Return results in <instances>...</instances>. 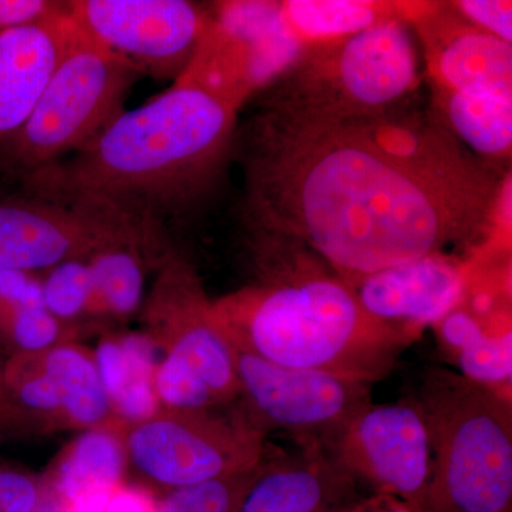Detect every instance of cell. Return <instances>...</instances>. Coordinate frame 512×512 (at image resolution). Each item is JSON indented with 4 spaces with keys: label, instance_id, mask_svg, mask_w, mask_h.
<instances>
[{
    "label": "cell",
    "instance_id": "obj_1",
    "mask_svg": "<svg viewBox=\"0 0 512 512\" xmlns=\"http://www.w3.org/2000/svg\"><path fill=\"white\" fill-rule=\"evenodd\" d=\"M252 234L288 239L352 282L494 237L504 188L447 131L394 110L319 123L261 109L239 136Z\"/></svg>",
    "mask_w": 512,
    "mask_h": 512
},
{
    "label": "cell",
    "instance_id": "obj_2",
    "mask_svg": "<svg viewBox=\"0 0 512 512\" xmlns=\"http://www.w3.org/2000/svg\"><path fill=\"white\" fill-rule=\"evenodd\" d=\"M237 114L217 94L175 80L67 160L23 178L26 194L165 232L220 180Z\"/></svg>",
    "mask_w": 512,
    "mask_h": 512
},
{
    "label": "cell",
    "instance_id": "obj_3",
    "mask_svg": "<svg viewBox=\"0 0 512 512\" xmlns=\"http://www.w3.org/2000/svg\"><path fill=\"white\" fill-rule=\"evenodd\" d=\"M259 281L214 302L229 342L276 365L384 379L412 345L363 311L348 282L308 249L252 234Z\"/></svg>",
    "mask_w": 512,
    "mask_h": 512
},
{
    "label": "cell",
    "instance_id": "obj_4",
    "mask_svg": "<svg viewBox=\"0 0 512 512\" xmlns=\"http://www.w3.org/2000/svg\"><path fill=\"white\" fill-rule=\"evenodd\" d=\"M416 397L433 451L424 512H512V399L440 367Z\"/></svg>",
    "mask_w": 512,
    "mask_h": 512
},
{
    "label": "cell",
    "instance_id": "obj_5",
    "mask_svg": "<svg viewBox=\"0 0 512 512\" xmlns=\"http://www.w3.org/2000/svg\"><path fill=\"white\" fill-rule=\"evenodd\" d=\"M417 83L407 20L393 19L333 42L306 46L262 93V109L305 121L345 123L390 113Z\"/></svg>",
    "mask_w": 512,
    "mask_h": 512
},
{
    "label": "cell",
    "instance_id": "obj_6",
    "mask_svg": "<svg viewBox=\"0 0 512 512\" xmlns=\"http://www.w3.org/2000/svg\"><path fill=\"white\" fill-rule=\"evenodd\" d=\"M140 76L70 16L62 56L35 109L0 144V168L23 180L82 150L126 111Z\"/></svg>",
    "mask_w": 512,
    "mask_h": 512
},
{
    "label": "cell",
    "instance_id": "obj_7",
    "mask_svg": "<svg viewBox=\"0 0 512 512\" xmlns=\"http://www.w3.org/2000/svg\"><path fill=\"white\" fill-rule=\"evenodd\" d=\"M261 433L238 402L205 412H165L123 433L127 471L161 494L244 473L265 454Z\"/></svg>",
    "mask_w": 512,
    "mask_h": 512
},
{
    "label": "cell",
    "instance_id": "obj_8",
    "mask_svg": "<svg viewBox=\"0 0 512 512\" xmlns=\"http://www.w3.org/2000/svg\"><path fill=\"white\" fill-rule=\"evenodd\" d=\"M232 345V343H231ZM238 404L266 434H288L303 448L332 453L343 431L372 403V384L320 372L276 365L232 345Z\"/></svg>",
    "mask_w": 512,
    "mask_h": 512
},
{
    "label": "cell",
    "instance_id": "obj_9",
    "mask_svg": "<svg viewBox=\"0 0 512 512\" xmlns=\"http://www.w3.org/2000/svg\"><path fill=\"white\" fill-rule=\"evenodd\" d=\"M303 49L282 18L281 3L224 2L212 9L210 26L180 79L217 94L239 111Z\"/></svg>",
    "mask_w": 512,
    "mask_h": 512
},
{
    "label": "cell",
    "instance_id": "obj_10",
    "mask_svg": "<svg viewBox=\"0 0 512 512\" xmlns=\"http://www.w3.org/2000/svg\"><path fill=\"white\" fill-rule=\"evenodd\" d=\"M69 12L138 73L173 82L191 63L212 15L188 0H72Z\"/></svg>",
    "mask_w": 512,
    "mask_h": 512
},
{
    "label": "cell",
    "instance_id": "obj_11",
    "mask_svg": "<svg viewBox=\"0 0 512 512\" xmlns=\"http://www.w3.org/2000/svg\"><path fill=\"white\" fill-rule=\"evenodd\" d=\"M146 335L164 355L190 366L224 406L237 402L234 349L194 266L171 252L144 299Z\"/></svg>",
    "mask_w": 512,
    "mask_h": 512
},
{
    "label": "cell",
    "instance_id": "obj_12",
    "mask_svg": "<svg viewBox=\"0 0 512 512\" xmlns=\"http://www.w3.org/2000/svg\"><path fill=\"white\" fill-rule=\"evenodd\" d=\"M357 484L426 510L433 451L416 396L373 404L353 417L332 450Z\"/></svg>",
    "mask_w": 512,
    "mask_h": 512
},
{
    "label": "cell",
    "instance_id": "obj_13",
    "mask_svg": "<svg viewBox=\"0 0 512 512\" xmlns=\"http://www.w3.org/2000/svg\"><path fill=\"white\" fill-rule=\"evenodd\" d=\"M130 229L146 228L36 195H0V271L42 274L70 259L89 258Z\"/></svg>",
    "mask_w": 512,
    "mask_h": 512
},
{
    "label": "cell",
    "instance_id": "obj_14",
    "mask_svg": "<svg viewBox=\"0 0 512 512\" xmlns=\"http://www.w3.org/2000/svg\"><path fill=\"white\" fill-rule=\"evenodd\" d=\"M510 276L468 275L453 308L431 325L461 376L512 399Z\"/></svg>",
    "mask_w": 512,
    "mask_h": 512
},
{
    "label": "cell",
    "instance_id": "obj_15",
    "mask_svg": "<svg viewBox=\"0 0 512 512\" xmlns=\"http://www.w3.org/2000/svg\"><path fill=\"white\" fill-rule=\"evenodd\" d=\"M471 259L439 252L348 284L367 315L414 342L456 305Z\"/></svg>",
    "mask_w": 512,
    "mask_h": 512
},
{
    "label": "cell",
    "instance_id": "obj_16",
    "mask_svg": "<svg viewBox=\"0 0 512 512\" xmlns=\"http://www.w3.org/2000/svg\"><path fill=\"white\" fill-rule=\"evenodd\" d=\"M426 43L434 87L512 97V47L458 18L450 6L426 3L412 19Z\"/></svg>",
    "mask_w": 512,
    "mask_h": 512
},
{
    "label": "cell",
    "instance_id": "obj_17",
    "mask_svg": "<svg viewBox=\"0 0 512 512\" xmlns=\"http://www.w3.org/2000/svg\"><path fill=\"white\" fill-rule=\"evenodd\" d=\"M359 497V484L329 451L299 447L272 457L266 447L237 512H340Z\"/></svg>",
    "mask_w": 512,
    "mask_h": 512
},
{
    "label": "cell",
    "instance_id": "obj_18",
    "mask_svg": "<svg viewBox=\"0 0 512 512\" xmlns=\"http://www.w3.org/2000/svg\"><path fill=\"white\" fill-rule=\"evenodd\" d=\"M70 12L0 32V144L29 119L62 56Z\"/></svg>",
    "mask_w": 512,
    "mask_h": 512
},
{
    "label": "cell",
    "instance_id": "obj_19",
    "mask_svg": "<svg viewBox=\"0 0 512 512\" xmlns=\"http://www.w3.org/2000/svg\"><path fill=\"white\" fill-rule=\"evenodd\" d=\"M174 249L167 235L130 229L100 245L87 258L92 275L90 320L121 322L143 308L147 269L160 268Z\"/></svg>",
    "mask_w": 512,
    "mask_h": 512
},
{
    "label": "cell",
    "instance_id": "obj_20",
    "mask_svg": "<svg viewBox=\"0 0 512 512\" xmlns=\"http://www.w3.org/2000/svg\"><path fill=\"white\" fill-rule=\"evenodd\" d=\"M156 349L146 333H106L92 350L114 423L130 427L161 412Z\"/></svg>",
    "mask_w": 512,
    "mask_h": 512
},
{
    "label": "cell",
    "instance_id": "obj_21",
    "mask_svg": "<svg viewBox=\"0 0 512 512\" xmlns=\"http://www.w3.org/2000/svg\"><path fill=\"white\" fill-rule=\"evenodd\" d=\"M111 423L84 430L67 444L43 478L47 500L69 505L87 494L114 491L127 473L123 433Z\"/></svg>",
    "mask_w": 512,
    "mask_h": 512
},
{
    "label": "cell",
    "instance_id": "obj_22",
    "mask_svg": "<svg viewBox=\"0 0 512 512\" xmlns=\"http://www.w3.org/2000/svg\"><path fill=\"white\" fill-rule=\"evenodd\" d=\"M421 3L369 0H288L281 2L282 18L303 47L356 35L393 19L409 22Z\"/></svg>",
    "mask_w": 512,
    "mask_h": 512
},
{
    "label": "cell",
    "instance_id": "obj_23",
    "mask_svg": "<svg viewBox=\"0 0 512 512\" xmlns=\"http://www.w3.org/2000/svg\"><path fill=\"white\" fill-rule=\"evenodd\" d=\"M434 100L448 134L491 163L511 158L512 97L434 87Z\"/></svg>",
    "mask_w": 512,
    "mask_h": 512
},
{
    "label": "cell",
    "instance_id": "obj_24",
    "mask_svg": "<svg viewBox=\"0 0 512 512\" xmlns=\"http://www.w3.org/2000/svg\"><path fill=\"white\" fill-rule=\"evenodd\" d=\"M43 357L62 386L67 430L84 431L113 421L92 350L66 342L46 350Z\"/></svg>",
    "mask_w": 512,
    "mask_h": 512
},
{
    "label": "cell",
    "instance_id": "obj_25",
    "mask_svg": "<svg viewBox=\"0 0 512 512\" xmlns=\"http://www.w3.org/2000/svg\"><path fill=\"white\" fill-rule=\"evenodd\" d=\"M43 303L64 326L76 332L90 319L92 275L87 258L70 259L42 272Z\"/></svg>",
    "mask_w": 512,
    "mask_h": 512
},
{
    "label": "cell",
    "instance_id": "obj_26",
    "mask_svg": "<svg viewBox=\"0 0 512 512\" xmlns=\"http://www.w3.org/2000/svg\"><path fill=\"white\" fill-rule=\"evenodd\" d=\"M76 332L64 326L45 306L0 309V342L13 355H37L66 342Z\"/></svg>",
    "mask_w": 512,
    "mask_h": 512
},
{
    "label": "cell",
    "instance_id": "obj_27",
    "mask_svg": "<svg viewBox=\"0 0 512 512\" xmlns=\"http://www.w3.org/2000/svg\"><path fill=\"white\" fill-rule=\"evenodd\" d=\"M255 468L167 491L157 498L154 512H237Z\"/></svg>",
    "mask_w": 512,
    "mask_h": 512
},
{
    "label": "cell",
    "instance_id": "obj_28",
    "mask_svg": "<svg viewBox=\"0 0 512 512\" xmlns=\"http://www.w3.org/2000/svg\"><path fill=\"white\" fill-rule=\"evenodd\" d=\"M154 386L161 410L165 412H205L225 407L215 399L204 380L175 357L164 355L157 363Z\"/></svg>",
    "mask_w": 512,
    "mask_h": 512
},
{
    "label": "cell",
    "instance_id": "obj_29",
    "mask_svg": "<svg viewBox=\"0 0 512 512\" xmlns=\"http://www.w3.org/2000/svg\"><path fill=\"white\" fill-rule=\"evenodd\" d=\"M450 9L468 25L512 43V3L500 0H458Z\"/></svg>",
    "mask_w": 512,
    "mask_h": 512
},
{
    "label": "cell",
    "instance_id": "obj_30",
    "mask_svg": "<svg viewBox=\"0 0 512 512\" xmlns=\"http://www.w3.org/2000/svg\"><path fill=\"white\" fill-rule=\"evenodd\" d=\"M69 13L59 0H0V32L49 22Z\"/></svg>",
    "mask_w": 512,
    "mask_h": 512
},
{
    "label": "cell",
    "instance_id": "obj_31",
    "mask_svg": "<svg viewBox=\"0 0 512 512\" xmlns=\"http://www.w3.org/2000/svg\"><path fill=\"white\" fill-rule=\"evenodd\" d=\"M156 498L143 485L120 484L111 494L104 512H154Z\"/></svg>",
    "mask_w": 512,
    "mask_h": 512
},
{
    "label": "cell",
    "instance_id": "obj_32",
    "mask_svg": "<svg viewBox=\"0 0 512 512\" xmlns=\"http://www.w3.org/2000/svg\"><path fill=\"white\" fill-rule=\"evenodd\" d=\"M340 512H424L402 498L387 494H370L356 498Z\"/></svg>",
    "mask_w": 512,
    "mask_h": 512
},
{
    "label": "cell",
    "instance_id": "obj_33",
    "mask_svg": "<svg viewBox=\"0 0 512 512\" xmlns=\"http://www.w3.org/2000/svg\"><path fill=\"white\" fill-rule=\"evenodd\" d=\"M2 468H3V467H0V473H2Z\"/></svg>",
    "mask_w": 512,
    "mask_h": 512
},
{
    "label": "cell",
    "instance_id": "obj_34",
    "mask_svg": "<svg viewBox=\"0 0 512 512\" xmlns=\"http://www.w3.org/2000/svg\"><path fill=\"white\" fill-rule=\"evenodd\" d=\"M0 373H2V369H0Z\"/></svg>",
    "mask_w": 512,
    "mask_h": 512
}]
</instances>
